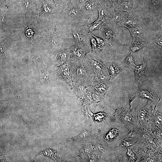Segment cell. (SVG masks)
Wrapping results in <instances>:
<instances>
[{
  "label": "cell",
  "mask_w": 162,
  "mask_h": 162,
  "mask_svg": "<svg viewBox=\"0 0 162 162\" xmlns=\"http://www.w3.org/2000/svg\"><path fill=\"white\" fill-rule=\"evenodd\" d=\"M78 8L73 7L61 13V18L67 24L72 26L89 24L91 13Z\"/></svg>",
  "instance_id": "cell-1"
},
{
  "label": "cell",
  "mask_w": 162,
  "mask_h": 162,
  "mask_svg": "<svg viewBox=\"0 0 162 162\" xmlns=\"http://www.w3.org/2000/svg\"><path fill=\"white\" fill-rule=\"evenodd\" d=\"M70 73L73 83L85 82L92 83L91 74L85 59L73 60Z\"/></svg>",
  "instance_id": "cell-2"
},
{
  "label": "cell",
  "mask_w": 162,
  "mask_h": 162,
  "mask_svg": "<svg viewBox=\"0 0 162 162\" xmlns=\"http://www.w3.org/2000/svg\"><path fill=\"white\" fill-rule=\"evenodd\" d=\"M71 29L75 44L84 48L88 52L91 51L90 33L88 31L87 25L72 26Z\"/></svg>",
  "instance_id": "cell-3"
},
{
  "label": "cell",
  "mask_w": 162,
  "mask_h": 162,
  "mask_svg": "<svg viewBox=\"0 0 162 162\" xmlns=\"http://www.w3.org/2000/svg\"><path fill=\"white\" fill-rule=\"evenodd\" d=\"M99 54L91 52L88 53L86 55L85 60L91 74V76L100 73H104L107 71V63L102 60Z\"/></svg>",
  "instance_id": "cell-4"
},
{
  "label": "cell",
  "mask_w": 162,
  "mask_h": 162,
  "mask_svg": "<svg viewBox=\"0 0 162 162\" xmlns=\"http://www.w3.org/2000/svg\"><path fill=\"white\" fill-rule=\"evenodd\" d=\"M134 70L135 76L134 82L139 85L143 83L149 76V69L144 59L142 63L139 65H137Z\"/></svg>",
  "instance_id": "cell-5"
},
{
  "label": "cell",
  "mask_w": 162,
  "mask_h": 162,
  "mask_svg": "<svg viewBox=\"0 0 162 162\" xmlns=\"http://www.w3.org/2000/svg\"><path fill=\"white\" fill-rule=\"evenodd\" d=\"M72 61V58L64 63L60 64L59 72L60 78L72 88L73 82L70 73V69Z\"/></svg>",
  "instance_id": "cell-6"
},
{
  "label": "cell",
  "mask_w": 162,
  "mask_h": 162,
  "mask_svg": "<svg viewBox=\"0 0 162 162\" xmlns=\"http://www.w3.org/2000/svg\"><path fill=\"white\" fill-rule=\"evenodd\" d=\"M70 49L73 61L85 59L87 54L89 52L84 48L75 44Z\"/></svg>",
  "instance_id": "cell-7"
},
{
  "label": "cell",
  "mask_w": 162,
  "mask_h": 162,
  "mask_svg": "<svg viewBox=\"0 0 162 162\" xmlns=\"http://www.w3.org/2000/svg\"><path fill=\"white\" fill-rule=\"evenodd\" d=\"M103 32L105 39L109 40V44L112 46L114 45L116 38L115 31L109 24L105 23L100 29Z\"/></svg>",
  "instance_id": "cell-8"
},
{
  "label": "cell",
  "mask_w": 162,
  "mask_h": 162,
  "mask_svg": "<svg viewBox=\"0 0 162 162\" xmlns=\"http://www.w3.org/2000/svg\"><path fill=\"white\" fill-rule=\"evenodd\" d=\"M156 91L150 89L139 88L138 90L137 93L139 96L141 98L153 100L156 95Z\"/></svg>",
  "instance_id": "cell-9"
},
{
  "label": "cell",
  "mask_w": 162,
  "mask_h": 162,
  "mask_svg": "<svg viewBox=\"0 0 162 162\" xmlns=\"http://www.w3.org/2000/svg\"><path fill=\"white\" fill-rule=\"evenodd\" d=\"M59 64L68 61L72 58L70 48L60 50L56 53Z\"/></svg>",
  "instance_id": "cell-10"
},
{
  "label": "cell",
  "mask_w": 162,
  "mask_h": 162,
  "mask_svg": "<svg viewBox=\"0 0 162 162\" xmlns=\"http://www.w3.org/2000/svg\"><path fill=\"white\" fill-rule=\"evenodd\" d=\"M110 76V80H113L121 72V69L115 62H110L107 63Z\"/></svg>",
  "instance_id": "cell-11"
},
{
  "label": "cell",
  "mask_w": 162,
  "mask_h": 162,
  "mask_svg": "<svg viewBox=\"0 0 162 162\" xmlns=\"http://www.w3.org/2000/svg\"><path fill=\"white\" fill-rule=\"evenodd\" d=\"M92 86H95L99 84L107 83L110 80V76L104 73H100L96 74L92 77Z\"/></svg>",
  "instance_id": "cell-12"
},
{
  "label": "cell",
  "mask_w": 162,
  "mask_h": 162,
  "mask_svg": "<svg viewBox=\"0 0 162 162\" xmlns=\"http://www.w3.org/2000/svg\"><path fill=\"white\" fill-rule=\"evenodd\" d=\"M147 43L146 41L133 39L130 47V53L136 52L144 48Z\"/></svg>",
  "instance_id": "cell-13"
},
{
  "label": "cell",
  "mask_w": 162,
  "mask_h": 162,
  "mask_svg": "<svg viewBox=\"0 0 162 162\" xmlns=\"http://www.w3.org/2000/svg\"><path fill=\"white\" fill-rule=\"evenodd\" d=\"M126 27L129 30L139 27L136 21L134 18L130 17H126L122 25Z\"/></svg>",
  "instance_id": "cell-14"
},
{
  "label": "cell",
  "mask_w": 162,
  "mask_h": 162,
  "mask_svg": "<svg viewBox=\"0 0 162 162\" xmlns=\"http://www.w3.org/2000/svg\"><path fill=\"white\" fill-rule=\"evenodd\" d=\"M105 23L101 20L98 19L92 23L87 25V28L89 33L97 30L100 29Z\"/></svg>",
  "instance_id": "cell-15"
},
{
  "label": "cell",
  "mask_w": 162,
  "mask_h": 162,
  "mask_svg": "<svg viewBox=\"0 0 162 162\" xmlns=\"http://www.w3.org/2000/svg\"><path fill=\"white\" fill-rule=\"evenodd\" d=\"M109 87L107 82L101 83L94 87H92L94 91L100 96L104 95L107 91Z\"/></svg>",
  "instance_id": "cell-16"
},
{
  "label": "cell",
  "mask_w": 162,
  "mask_h": 162,
  "mask_svg": "<svg viewBox=\"0 0 162 162\" xmlns=\"http://www.w3.org/2000/svg\"><path fill=\"white\" fill-rule=\"evenodd\" d=\"M121 64L126 67L130 68L133 70L137 66L135 63L134 59L132 56V53H130L125 60L121 63Z\"/></svg>",
  "instance_id": "cell-17"
},
{
  "label": "cell",
  "mask_w": 162,
  "mask_h": 162,
  "mask_svg": "<svg viewBox=\"0 0 162 162\" xmlns=\"http://www.w3.org/2000/svg\"><path fill=\"white\" fill-rule=\"evenodd\" d=\"M90 39L92 52L100 54L101 51L99 47L96 39L92 36L91 33L90 35Z\"/></svg>",
  "instance_id": "cell-18"
},
{
  "label": "cell",
  "mask_w": 162,
  "mask_h": 162,
  "mask_svg": "<svg viewBox=\"0 0 162 162\" xmlns=\"http://www.w3.org/2000/svg\"><path fill=\"white\" fill-rule=\"evenodd\" d=\"M92 36L96 39L99 47L102 51L105 45L107 44H109V40L105 38H102L95 36L92 34Z\"/></svg>",
  "instance_id": "cell-19"
},
{
  "label": "cell",
  "mask_w": 162,
  "mask_h": 162,
  "mask_svg": "<svg viewBox=\"0 0 162 162\" xmlns=\"http://www.w3.org/2000/svg\"><path fill=\"white\" fill-rule=\"evenodd\" d=\"M119 133L118 130L115 129H113L108 134L106 138L107 140H113L117 137Z\"/></svg>",
  "instance_id": "cell-20"
},
{
  "label": "cell",
  "mask_w": 162,
  "mask_h": 162,
  "mask_svg": "<svg viewBox=\"0 0 162 162\" xmlns=\"http://www.w3.org/2000/svg\"><path fill=\"white\" fill-rule=\"evenodd\" d=\"M106 117V114L103 113H100L97 114L95 115L94 117L95 119L97 121L99 122L104 120Z\"/></svg>",
  "instance_id": "cell-21"
},
{
  "label": "cell",
  "mask_w": 162,
  "mask_h": 162,
  "mask_svg": "<svg viewBox=\"0 0 162 162\" xmlns=\"http://www.w3.org/2000/svg\"><path fill=\"white\" fill-rule=\"evenodd\" d=\"M156 45L160 49H162V37L160 36L156 38L154 41Z\"/></svg>",
  "instance_id": "cell-22"
},
{
  "label": "cell",
  "mask_w": 162,
  "mask_h": 162,
  "mask_svg": "<svg viewBox=\"0 0 162 162\" xmlns=\"http://www.w3.org/2000/svg\"><path fill=\"white\" fill-rule=\"evenodd\" d=\"M95 9L96 6L93 3H89L86 5L85 9L86 11L93 10Z\"/></svg>",
  "instance_id": "cell-23"
},
{
  "label": "cell",
  "mask_w": 162,
  "mask_h": 162,
  "mask_svg": "<svg viewBox=\"0 0 162 162\" xmlns=\"http://www.w3.org/2000/svg\"><path fill=\"white\" fill-rule=\"evenodd\" d=\"M122 8L123 10L124 11H128L131 10L130 5L128 2L124 3L122 6Z\"/></svg>",
  "instance_id": "cell-24"
},
{
  "label": "cell",
  "mask_w": 162,
  "mask_h": 162,
  "mask_svg": "<svg viewBox=\"0 0 162 162\" xmlns=\"http://www.w3.org/2000/svg\"><path fill=\"white\" fill-rule=\"evenodd\" d=\"M124 119L127 122L130 123L132 121L133 118L132 116L130 114H128L125 115Z\"/></svg>",
  "instance_id": "cell-25"
},
{
  "label": "cell",
  "mask_w": 162,
  "mask_h": 162,
  "mask_svg": "<svg viewBox=\"0 0 162 162\" xmlns=\"http://www.w3.org/2000/svg\"><path fill=\"white\" fill-rule=\"evenodd\" d=\"M43 9L45 12L47 13H49L52 10L51 8L47 4H45L44 6Z\"/></svg>",
  "instance_id": "cell-26"
},
{
  "label": "cell",
  "mask_w": 162,
  "mask_h": 162,
  "mask_svg": "<svg viewBox=\"0 0 162 162\" xmlns=\"http://www.w3.org/2000/svg\"><path fill=\"white\" fill-rule=\"evenodd\" d=\"M145 117V113L144 111L141 110L139 114V118L141 120H144Z\"/></svg>",
  "instance_id": "cell-27"
},
{
  "label": "cell",
  "mask_w": 162,
  "mask_h": 162,
  "mask_svg": "<svg viewBox=\"0 0 162 162\" xmlns=\"http://www.w3.org/2000/svg\"><path fill=\"white\" fill-rule=\"evenodd\" d=\"M132 143L130 141H125L122 143V145L125 147L129 146L132 145Z\"/></svg>",
  "instance_id": "cell-28"
},
{
  "label": "cell",
  "mask_w": 162,
  "mask_h": 162,
  "mask_svg": "<svg viewBox=\"0 0 162 162\" xmlns=\"http://www.w3.org/2000/svg\"><path fill=\"white\" fill-rule=\"evenodd\" d=\"M31 0H24V6L25 8L28 7L30 5Z\"/></svg>",
  "instance_id": "cell-29"
},
{
  "label": "cell",
  "mask_w": 162,
  "mask_h": 162,
  "mask_svg": "<svg viewBox=\"0 0 162 162\" xmlns=\"http://www.w3.org/2000/svg\"><path fill=\"white\" fill-rule=\"evenodd\" d=\"M4 48L2 46L0 45V55H3L4 53Z\"/></svg>",
  "instance_id": "cell-30"
},
{
  "label": "cell",
  "mask_w": 162,
  "mask_h": 162,
  "mask_svg": "<svg viewBox=\"0 0 162 162\" xmlns=\"http://www.w3.org/2000/svg\"><path fill=\"white\" fill-rule=\"evenodd\" d=\"M89 0H79L80 2L82 4H85L87 3Z\"/></svg>",
  "instance_id": "cell-31"
},
{
  "label": "cell",
  "mask_w": 162,
  "mask_h": 162,
  "mask_svg": "<svg viewBox=\"0 0 162 162\" xmlns=\"http://www.w3.org/2000/svg\"><path fill=\"white\" fill-rule=\"evenodd\" d=\"M55 3H58L60 2L61 0H53Z\"/></svg>",
  "instance_id": "cell-32"
},
{
  "label": "cell",
  "mask_w": 162,
  "mask_h": 162,
  "mask_svg": "<svg viewBox=\"0 0 162 162\" xmlns=\"http://www.w3.org/2000/svg\"><path fill=\"white\" fill-rule=\"evenodd\" d=\"M152 2L155 4H156L158 0H151Z\"/></svg>",
  "instance_id": "cell-33"
},
{
  "label": "cell",
  "mask_w": 162,
  "mask_h": 162,
  "mask_svg": "<svg viewBox=\"0 0 162 162\" xmlns=\"http://www.w3.org/2000/svg\"><path fill=\"white\" fill-rule=\"evenodd\" d=\"M112 1L114 2H115L118 1V0H112Z\"/></svg>",
  "instance_id": "cell-34"
}]
</instances>
